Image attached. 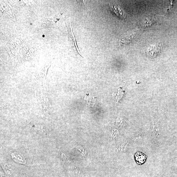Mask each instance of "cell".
I'll use <instances>...</instances> for the list:
<instances>
[{
    "label": "cell",
    "mask_w": 177,
    "mask_h": 177,
    "mask_svg": "<svg viewBox=\"0 0 177 177\" xmlns=\"http://www.w3.org/2000/svg\"><path fill=\"white\" fill-rule=\"evenodd\" d=\"M132 35H130L127 38H125L119 41V44L120 45H123L127 44L130 43L132 38Z\"/></svg>",
    "instance_id": "cell-5"
},
{
    "label": "cell",
    "mask_w": 177,
    "mask_h": 177,
    "mask_svg": "<svg viewBox=\"0 0 177 177\" xmlns=\"http://www.w3.org/2000/svg\"><path fill=\"white\" fill-rule=\"evenodd\" d=\"M144 138V135L143 134L139 133L133 135L132 140L135 144H142L143 142Z\"/></svg>",
    "instance_id": "cell-3"
},
{
    "label": "cell",
    "mask_w": 177,
    "mask_h": 177,
    "mask_svg": "<svg viewBox=\"0 0 177 177\" xmlns=\"http://www.w3.org/2000/svg\"><path fill=\"white\" fill-rule=\"evenodd\" d=\"M162 46L161 45H153L148 47L146 51L147 55L150 57H155L161 52Z\"/></svg>",
    "instance_id": "cell-1"
},
{
    "label": "cell",
    "mask_w": 177,
    "mask_h": 177,
    "mask_svg": "<svg viewBox=\"0 0 177 177\" xmlns=\"http://www.w3.org/2000/svg\"><path fill=\"white\" fill-rule=\"evenodd\" d=\"M110 8L112 12L116 14L118 16L120 17L121 18H124L122 11L119 9L115 7V6L112 4L111 3L110 4Z\"/></svg>",
    "instance_id": "cell-4"
},
{
    "label": "cell",
    "mask_w": 177,
    "mask_h": 177,
    "mask_svg": "<svg viewBox=\"0 0 177 177\" xmlns=\"http://www.w3.org/2000/svg\"><path fill=\"white\" fill-rule=\"evenodd\" d=\"M128 144L126 142H124L122 143L121 144H119L118 147L117 146V150L120 152H122L126 149L128 146Z\"/></svg>",
    "instance_id": "cell-6"
},
{
    "label": "cell",
    "mask_w": 177,
    "mask_h": 177,
    "mask_svg": "<svg viewBox=\"0 0 177 177\" xmlns=\"http://www.w3.org/2000/svg\"><path fill=\"white\" fill-rule=\"evenodd\" d=\"M125 93V91L122 86H119L114 89L112 95L116 100V104L122 98Z\"/></svg>",
    "instance_id": "cell-2"
},
{
    "label": "cell",
    "mask_w": 177,
    "mask_h": 177,
    "mask_svg": "<svg viewBox=\"0 0 177 177\" xmlns=\"http://www.w3.org/2000/svg\"><path fill=\"white\" fill-rule=\"evenodd\" d=\"M42 37H45V35H42Z\"/></svg>",
    "instance_id": "cell-7"
}]
</instances>
